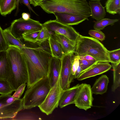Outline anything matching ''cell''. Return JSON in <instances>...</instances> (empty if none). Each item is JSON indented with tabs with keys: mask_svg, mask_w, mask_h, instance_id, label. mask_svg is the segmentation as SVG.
Wrapping results in <instances>:
<instances>
[{
	"mask_svg": "<svg viewBox=\"0 0 120 120\" xmlns=\"http://www.w3.org/2000/svg\"><path fill=\"white\" fill-rule=\"evenodd\" d=\"M21 50L26 64L28 88L40 80L47 77L52 56L26 46Z\"/></svg>",
	"mask_w": 120,
	"mask_h": 120,
	"instance_id": "6da1fadb",
	"label": "cell"
},
{
	"mask_svg": "<svg viewBox=\"0 0 120 120\" xmlns=\"http://www.w3.org/2000/svg\"><path fill=\"white\" fill-rule=\"evenodd\" d=\"M39 6L48 14L67 13L88 18L91 16L86 0H45L41 1Z\"/></svg>",
	"mask_w": 120,
	"mask_h": 120,
	"instance_id": "7a4b0ae2",
	"label": "cell"
},
{
	"mask_svg": "<svg viewBox=\"0 0 120 120\" xmlns=\"http://www.w3.org/2000/svg\"><path fill=\"white\" fill-rule=\"evenodd\" d=\"M10 64V69L7 80L15 91L28 80V73L25 60L21 49L14 46L6 50Z\"/></svg>",
	"mask_w": 120,
	"mask_h": 120,
	"instance_id": "3957f363",
	"label": "cell"
},
{
	"mask_svg": "<svg viewBox=\"0 0 120 120\" xmlns=\"http://www.w3.org/2000/svg\"><path fill=\"white\" fill-rule=\"evenodd\" d=\"M108 50L98 39L80 34L76 41L74 53L78 57L90 55L99 62H110Z\"/></svg>",
	"mask_w": 120,
	"mask_h": 120,
	"instance_id": "277c9868",
	"label": "cell"
},
{
	"mask_svg": "<svg viewBox=\"0 0 120 120\" xmlns=\"http://www.w3.org/2000/svg\"><path fill=\"white\" fill-rule=\"evenodd\" d=\"M27 88L22 98L23 109H26L41 105L51 89L47 77L40 80Z\"/></svg>",
	"mask_w": 120,
	"mask_h": 120,
	"instance_id": "5b68a950",
	"label": "cell"
},
{
	"mask_svg": "<svg viewBox=\"0 0 120 120\" xmlns=\"http://www.w3.org/2000/svg\"><path fill=\"white\" fill-rule=\"evenodd\" d=\"M11 94L0 95V120H13L23 109V98L16 99Z\"/></svg>",
	"mask_w": 120,
	"mask_h": 120,
	"instance_id": "8992f818",
	"label": "cell"
},
{
	"mask_svg": "<svg viewBox=\"0 0 120 120\" xmlns=\"http://www.w3.org/2000/svg\"><path fill=\"white\" fill-rule=\"evenodd\" d=\"M11 32L16 39H23V36L29 33L40 31L43 26L38 21L30 18L25 20L22 17L14 20L10 26Z\"/></svg>",
	"mask_w": 120,
	"mask_h": 120,
	"instance_id": "52a82bcc",
	"label": "cell"
},
{
	"mask_svg": "<svg viewBox=\"0 0 120 120\" xmlns=\"http://www.w3.org/2000/svg\"><path fill=\"white\" fill-rule=\"evenodd\" d=\"M62 90L60 85V75L57 81L51 89L44 101L38 106L42 112L49 115L57 108Z\"/></svg>",
	"mask_w": 120,
	"mask_h": 120,
	"instance_id": "ba28073f",
	"label": "cell"
},
{
	"mask_svg": "<svg viewBox=\"0 0 120 120\" xmlns=\"http://www.w3.org/2000/svg\"><path fill=\"white\" fill-rule=\"evenodd\" d=\"M75 56L74 53L71 52L65 54L61 60L60 82L61 87L63 90L69 88L71 83L74 81L72 68Z\"/></svg>",
	"mask_w": 120,
	"mask_h": 120,
	"instance_id": "9c48e42d",
	"label": "cell"
},
{
	"mask_svg": "<svg viewBox=\"0 0 120 120\" xmlns=\"http://www.w3.org/2000/svg\"><path fill=\"white\" fill-rule=\"evenodd\" d=\"M49 31L63 35L71 41L76 42L80 34L70 26L62 24L55 20H50L42 24Z\"/></svg>",
	"mask_w": 120,
	"mask_h": 120,
	"instance_id": "30bf717a",
	"label": "cell"
},
{
	"mask_svg": "<svg viewBox=\"0 0 120 120\" xmlns=\"http://www.w3.org/2000/svg\"><path fill=\"white\" fill-rule=\"evenodd\" d=\"M92 94L90 85L83 83L76 98L75 106L85 111L91 108L94 99Z\"/></svg>",
	"mask_w": 120,
	"mask_h": 120,
	"instance_id": "8fae6325",
	"label": "cell"
},
{
	"mask_svg": "<svg viewBox=\"0 0 120 120\" xmlns=\"http://www.w3.org/2000/svg\"><path fill=\"white\" fill-rule=\"evenodd\" d=\"M109 62H98L81 73L77 78L82 81L87 78L100 75L110 70L112 66Z\"/></svg>",
	"mask_w": 120,
	"mask_h": 120,
	"instance_id": "7c38bea8",
	"label": "cell"
},
{
	"mask_svg": "<svg viewBox=\"0 0 120 120\" xmlns=\"http://www.w3.org/2000/svg\"><path fill=\"white\" fill-rule=\"evenodd\" d=\"M83 83L78 84L64 90H62L58 103L60 108L72 104H75L77 95Z\"/></svg>",
	"mask_w": 120,
	"mask_h": 120,
	"instance_id": "4fadbf2b",
	"label": "cell"
},
{
	"mask_svg": "<svg viewBox=\"0 0 120 120\" xmlns=\"http://www.w3.org/2000/svg\"><path fill=\"white\" fill-rule=\"evenodd\" d=\"M53 14L55 16L56 21L69 26L77 25L86 20H89L88 18L72 14L55 12Z\"/></svg>",
	"mask_w": 120,
	"mask_h": 120,
	"instance_id": "5bb4252c",
	"label": "cell"
},
{
	"mask_svg": "<svg viewBox=\"0 0 120 120\" xmlns=\"http://www.w3.org/2000/svg\"><path fill=\"white\" fill-rule=\"evenodd\" d=\"M61 64V60L51 56L47 76L51 88L53 86L57 81L60 74Z\"/></svg>",
	"mask_w": 120,
	"mask_h": 120,
	"instance_id": "9a60e30c",
	"label": "cell"
},
{
	"mask_svg": "<svg viewBox=\"0 0 120 120\" xmlns=\"http://www.w3.org/2000/svg\"><path fill=\"white\" fill-rule=\"evenodd\" d=\"M51 37L58 42L61 46L65 54L73 52L74 53L76 42H73L64 36L55 33L51 35Z\"/></svg>",
	"mask_w": 120,
	"mask_h": 120,
	"instance_id": "2e32d148",
	"label": "cell"
},
{
	"mask_svg": "<svg viewBox=\"0 0 120 120\" xmlns=\"http://www.w3.org/2000/svg\"><path fill=\"white\" fill-rule=\"evenodd\" d=\"M91 17L98 21L104 18L106 15L105 7L100 1H90L88 3Z\"/></svg>",
	"mask_w": 120,
	"mask_h": 120,
	"instance_id": "e0dca14e",
	"label": "cell"
},
{
	"mask_svg": "<svg viewBox=\"0 0 120 120\" xmlns=\"http://www.w3.org/2000/svg\"><path fill=\"white\" fill-rule=\"evenodd\" d=\"M10 69V62L7 50L0 51V79L7 80Z\"/></svg>",
	"mask_w": 120,
	"mask_h": 120,
	"instance_id": "ac0fdd59",
	"label": "cell"
},
{
	"mask_svg": "<svg viewBox=\"0 0 120 120\" xmlns=\"http://www.w3.org/2000/svg\"><path fill=\"white\" fill-rule=\"evenodd\" d=\"M109 82V78L107 76L101 75L96 80L91 88L93 94H102L106 92Z\"/></svg>",
	"mask_w": 120,
	"mask_h": 120,
	"instance_id": "d6986e66",
	"label": "cell"
},
{
	"mask_svg": "<svg viewBox=\"0 0 120 120\" xmlns=\"http://www.w3.org/2000/svg\"><path fill=\"white\" fill-rule=\"evenodd\" d=\"M3 32L6 41L9 47L14 46L21 49L25 47L26 45L21 41L15 38L11 33L10 27L4 30Z\"/></svg>",
	"mask_w": 120,
	"mask_h": 120,
	"instance_id": "ffe728a7",
	"label": "cell"
},
{
	"mask_svg": "<svg viewBox=\"0 0 120 120\" xmlns=\"http://www.w3.org/2000/svg\"><path fill=\"white\" fill-rule=\"evenodd\" d=\"M16 0H0V14L5 16L16 8Z\"/></svg>",
	"mask_w": 120,
	"mask_h": 120,
	"instance_id": "44dd1931",
	"label": "cell"
},
{
	"mask_svg": "<svg viewBox=\"0 0 120 120\" xmlns=\"http://www.w3.org/2000/svg\"><path fill=\"white\" fill-rule=\"evenodd\" d=\"M49 40L52 56L61 60L65 54L61 46L56 41L51 37Z\"/></svg>",
	"mask_w": 120,
	"mask_h": 120,
	"instance_id": "7402d4cb",
	"label": "cell"
},
{
	"mask_svg": "<svg viewBox=\"0 0 120 120\" xmlns=\"http://www.w3.org/2000/svg\"><path fill=\"white\" fill-rule=\"evenodd\" d=\"M113 70V81L111 89L115 92L120 86V61L116 64L112 63Z\"/></svg>",
	"mask_w": 120,
	"mask_h": 120,
	"instance_id": "603a6c76",
	"label": "cell"
},
{
	"mask_svg": "<svg viewBox=\"0 0 120 120\" xmlns=\"http://www.w3.org/2000/svg\"><path fill=\"white\" fill-rule=\"evenodd\" d=\"M105 8L107 12L113 15L120 13V0H107Z\"/></svg>",
	"mask_w": 120,
	"mask_h": 120,
	"instance_id": "cb8c5ba5",
	"label": "cell"
},
{
	"mask_svg": "<svg viewBox=\"0 0 120 120\" xmlns=\"http://www.w3.org/2000/svg\"><path fill=\"white\" fill-rule=\"evenodd\" d=\"M119 21L118 19H110L108 18H103L100 20L94 21V28L95 30H101L106 26L113 25L114 23Z\"/></svg>",
	"mask_w": 120,
	"mask_h": 120,
	"instance_id": "d4e9b609",
	"label": "cell"
},
{
	"mask_svg": "<svg viewBox=\"0 0 120 120\" xmlns=\"http://www.w3.org/2000/svg\"><path fill=\"white\" fill-rule=\"evenodd\" d=\"M14 91V90L7 80L0 79V94L4 95L11 94Z\"/></svg>",
	"mask_w": 120,
	"mask_h": 120,
	"instance_id": "484cf974",
	"label": "cell"
},
{
	"mask_svg": "<svg viewBox=\"0 0 120 120\" xmlns=\"http://www.w3.org/2000/svg\"><path fill=\"white\" fill-rule=\"evenodd\" d=\"M38 47L33 48L35 50L46 53L52 56V53L49 39L42 42L37 43Z\"/></svg>",
	"mask_w": 120,
	"mask_h": 120,
	"instance_id": "4316f807",
	"label": "cell"
},
{
	"mask_svg": "<svg viewBox=\"0 0 120 120\" xmlns=\"http://www.w3.org/2000/svg\"><path fill=\"white\" fill-rule=\"evenodd\" d=\"M108 54L110 62L116 64L120 61V49L112 51H108Z\"/></svg>",
	"mask_w": 120,
	"mask_h": 120,
	"instance_id": "83f0119b",
	"label": "cell"
},
{
	"mask_svg": "<svg viewBox=\"0 0 120 120\" xmlns=\"http://www.w3.org/2000/svg\"><path fill=\"white\" fill-rule=\"evenodd\" d=\"M50 37V35L49 30L46 28L43 27L40 31L38 35L36 43L42 42L47 39L49 40Z\"/></svg>",
	"mask_w": 120,
	"mask_h": 120,
	"instance_id": "f1b7e54d",
	"label": "cell"
},
{
	"mask_svg": "<svg viewBox=\"0 0 120 120\" xmlns=\"http://www.w3.org/2000/svg\"><path fill=\"white\" fill-rule=\"evenodd\" d=\"M40 31H34L25 34L22 36L23 39L25 41L36 43L37 38Z\"/></svg>",
	"mask_w": 120,
	"mask_h": 120,
	"instance_id": "f546056e",
	"label": "cell"
},
{
	"mask_svg": "<svg viewBox=\"0 0 120 120\" xmlns=\"http://www.w3.org/2000/svg\"><path fill=\"white\" fill-rule=\"evenodd\" d=\"M79 64L81 68L82 72L87 70L99 62L97 61H92L79 59Z\"/></svg>",
	"mask_w": 120,
	"mask_h": 120,
	"instance_id": "4dcf8cb0",
	"label": "cell"
},
{
	"mask_svg": "<svg viewBox=\"0 0 120 120\" xmlns=\"http://www.w3.org/2000/svg\"><path fill=\"white\" fill-rule=\"evenodd\" d=\"M89 34L91 37L94 38L101 41L105 40V34L100 30H89Z\"/></svg>",
	"mask_w": 120,
	"mask_h": 120,
	"instance_id": "1f68e13d",
	"label": "cell"
},
{
	"mask_svg": "<svg viewBox=\"0 0 120 120\" xmlns=\"http://www.w3.org/2000/svg\"><path fill=\"white\" fill-rule=\"evenodd\" d=\"M9 47L5 39L3 30L0 26V51L6 50Z\"/></svg>",
	"mask_w": 120,
	"mask_h": 120,
	"instance_id": "d6a6232c",
	"label": "cell"
},
{
	"mask_svg": "<svg viewBox=\"0 0 120 120\" xmlns=\"http://www.w3.org/2000/svg\"><path fill=\"white\" fill-rule=\"evenodd\" d=\"M26 85V84H23L20 86L15 91L12 96L16 99L20 98L24 90Z\"/></svg>",
	"mask_w": 120,
	"mask_h": 120,
	"instance_id": "836d02e7",
	"label": "cell"
},
{
	"mask_svg": "<svg viewBox=\"0 0 120 120\" xmlns=\"http://www.w3.org/2000/svg\"><path fill=\"white\" fill-rule=\"evenodd\" d=\"M79 65V60L78 57L75 56L72 68V74L74 77L75 72Z\"/></svg>",
	"mask_w": 120,
	"mask_h": 120,
	"instance_id": "e575fe53",
	"label": "cell"
},
{
	"mask_svg": "<svg viewBox=\"0 0 120 120\" xmlns=\"http://www.w3.org/2000/svg\"><path fill=\"white\" fill-rule=\"evenodd\" d=\"M19 3L24 4L28 8L30 11H31L36 15L38 16L30 6L29 0H19Z\"/></svg>",
	"mask_w": 120,
	"mask_h": 120,
	"instance_id": "d590c367",
	"label": "cell"
},
{
	"mask_svg": "<svg viewBox=\"0 0 120 120\" xmlns=\"http://www.w3.org/2000/svg\"><path fill=\"white\" fill-rule=\"evenodd\" d=\"M78 57L79 59H82L89 60L97 61L91 56L88 55Z\"/></svg>",
	"mask_w": 120,
	"mask_h": 120,
	"instance_id": "8d00e7d4",
	"label": "cell"
},
{
	"mask_svg": "<svg viewBox=\"0 0 120 120\" xmlns=\"http://www.w3.org/2000/svg\"><path fill=\"white\" fill-rule=\"evenodd\" d=\"M30 4L33 5L34 7L39 5L41 1V0H29Z\"/></svg>",
	"mask_w": 120,
	"mask_h": 120,
	"instance_id": "74e56055",
	"label": "cell"
},
{
	"mask_svg": "<svg viewBox=\"0 0 120 120\" xmlns=\"http://www.w3.org/2000/svg\"><path fill=\"white\" fill-rule=\"evenodd\" d=\"M82 72V69L79 64L78 68L75 72L74 75V79L77 78Z\"/></svg>",
	"mask_w": 120,
	"mask_h": 120,
	"instance_id": "f35d334b",
	"label": "cell"
},
{
	"mask_svg": "<svg viewBox=\"0 0 120 120\" xmlns=\"http://www.w3.org/2000/svg\"><path fill=\"white\" fill-rule=\"evenodd\" d=\"M30 15L29 14L24 12L22 14V18L24 20H27L30 18Z\"/></svg>",
	"mask_w": 120,
	"mask_h": 120,
	"instance_id": "ab89813d",
	"label": "cell"
},
{
	"mask_svg": "<svg viewBox=\"0 0 120 120\" xmlns=\"http://www.w3.org/2000/svg\"><path fill=\"white\" fill-rule=\"evenodd\" d=\"M19 0H16V15H17L19 11Z\"/></svg>",
	"mask_w": 120,
	"mask_h": 120,
	"instance_id": "60d3db41",
	"label": "cell"
},
{
	"mask_svg": "<svg viewBox=\"0 0 120 120\" xmlns=\"http://www.w3.org/2000/svg\"><path fill=\"white\" fill-rule=\"evenodd\" d=\"M92 1H100L101 0H89Z\"/></svg>",
	"mask_w": 120,
	"mask_h": 120,
	"instance_id": "b9f144b4",
	"label": "cell"
},
{
	"mask_svg": "<svg viewBox=\"0 0 120 120\" xmlns=\"http://www.w3.org/2000/svg\"><path fill=\"white\" fill-rule=\"evenodd\" d=\"M44 0H41V1H42Z\"/></svg>",
	"mask_w": 120,
	"mask_h": 120,
	"instance_id": "7bdbcfd3",
	"label": "cell"
}]
</instances>
